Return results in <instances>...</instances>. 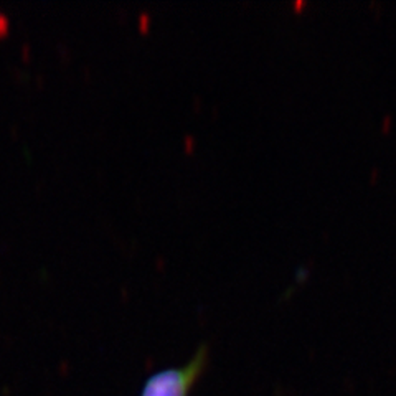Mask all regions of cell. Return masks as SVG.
Returning <instances> with one entry per match:
<instances>
[{
	"label": "cell",
	"instance_id": "cell-1",
	"mask_svg": "<svg viewBox=\"0 0 396 396\" xmlns=\"http://www.w3.org/2000/svg\"><path fill=\"white\" fill-rule=\"evenodd\" d=\"M208 362V348L201 345L185 365L159 370L144 381L139 396H190L192 388Z\"/></svg>",
	"mask_w": 396,
	"mask_h": 396
}]
</instances>
